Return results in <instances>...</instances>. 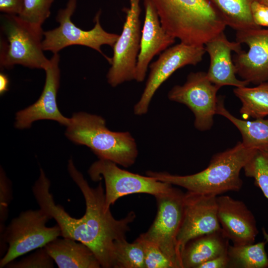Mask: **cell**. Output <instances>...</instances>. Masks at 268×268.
Listing matches in <instances>:
<instances>
[{
    "instance_id": "1",
    "label": "cell",
    "mask_w": 268,
    "mask_h": 268,
    "mask_svg": "<svg viewBox=\"0 0 268 268\" xmlns=\"http://www.w3.org/2000/svg\"><path fill=\"white\" fill-rule=\"evenodd\" d=\"M68 171L82 192L85 212L80 218L71 217L60 205L56 204L50 192L51 183L43 170L32 187L34 196L40 208L46 211L59 226L61 236L87 246L94 252L102 268H113L115 242L126 238L130 224L136 217L130 212L124 218L117 219L105 204V191L100 182L95 188L89 186L83 175L69 160Z\"/></svg>"
},
{
    "instance_id": "2",
    "label": "cell",
    "mask_w": 268,
    "mask_h": 268,
    "mask_svg": "<svg viewBox=\"0 0 268 268\" xmlns=\"http://www.w3.org/2000/svg\"><path fill=\"white\" fill-rule=\"evenodd\" d=\"M151 1L162 27L186 44L204 46L227 26L209 0Z\"/></svg>"
},
{
    "instance_id": "3",
    "label": "cell",
    "mask_w": 268,
    "mask_h": 268,
    "mask_svg": "<svg viewBox=\"0 0 268 268\" xmlns=\"http://www.w3.org/2000/svg\"><path fill=\"white\" fill-rule=\"evenodd\" d=\"M255 150L247 148L238 141L232 148L214 154L208 166L198 173L178 175L148 171L146 175L184 188L189 192L217 197L227 192L240 190L243 186L240 171Z\"/></svg>"
},
{
    "instance_id": "4",
    "label": "cell",
    "mask_w": 268,
    "mask_h": 268,
    "mask_svg": "<svg viewBox=\"0 0 268 268\" xmlns=\"http://www.w3.org/2000/svg\"><path fill=\"white\" fill-rule=\"evenodd\" d=\"M65 134L72 142L89 147L99 159L126 168L134 165L138 156L137 144L131 133L110 130L105 119L97 115L73 114Z\"/></svg>"
},
{
    "instance_id": "5",
    "label": "cell",
    "mask_w": 268,
    "mask_h": 268,
    "mask_svg": "<svg viewBox=\"0 0 268 268\" xmlns=\"http://www.w3.org/2000/svg\"><path fill=\"white\" fill-rule=\"evenodd\" d=\"M0 19V67L10 68L20 65L44 69L50 60L43 53L44 31L36 30L18 15L5 14Z\"/></svg>"
},
{
    "instance_id": "6",
    "label": "cell",
    "mask_w": 268,
    "mask_h": 268,
    "mask_svg": "<svg viewBox=\"0 0 268 268\" xmlns=\"http://www.w3.org/2000/svg\"><path fill=\"white\" fill-rule=\"evenodd\" d=\"M52 217L46 211L29 209L21 212L13 218L0 234V253L7 251L0 260V268L5 267L16 258L32 250L44 247L48 243L61 236L57 224L48 227L46 224Z\"/></svg>"
},
{
    "instance_id": "7",
    "label": "cell",
    "mask_w": 268,
    "mask_h": 268,
    "mask_svg": "<svg viewBox=\"0 0 268 268\" xmlns=\"http://www.w3.org/2000/svg\"><path fill=\"white\" fill-rule=\"evenodd\" d=\"M77 0H68L65 7L58 11L56 20L59 26L52 30L44 31L42 42L44 51L54 54L72 45H81L92 48L102 54L110 63L111 58L105 55L101 47L107 45L113 47L119 35L106 31L100 23L101 11L94 17L95 25L89 30H84L76 26L71 17L75 11Z\"/></svg>"
},
{
    "instance_id": "8",
    "label": "cell",
    "mask_w": 268,
    "mask_h": 268,
    "mask_svg": "<svg viewBox=\"0 0 268 268\" xmlns=\"http://www.w3.org/2000/svg\"><path fill=\"white\" fill-rule=\"evenodd\" d=\"M184 195L173 187L155 196L156 215L148 230L140 235L157 245L176 268H182L177 238L183 216Z\"/></svg>"
},
{
    "instance_id": "9",
    "label": "cell",
    "mask_w": 268,
    "mask_h": 268,
    "mask_svg": "<svg viewBox=\"0 0 268 268\" xmlns=\"http://www.w3.org/2000/svg\"><path fill=\"white\" fill-rule=\"evenodd\" d=\"M91 180L105 182V204L110 208L120 198L134 194H147L156 196L170 190L173 185L154 178L132 173L120 168L114 162L99 159L88 171Z\"/></svg>"
},
{
    "instance_id": "10",
    "label": "cell",
    "mask_w": 268,
    "mask_h": 268,
    "mask_svg": "<svg viewBox=\"0 0 268 268\" xmlns=\"http://www.w3.org/2000/svg\"><path fill=\"white\" fill-rule=\"evenodd\" d=\"M130 6L123 10L126 14L123 28L113 47V56L107 74V81L112 87L134 80L140 50L141 9L140 0H129Z\"/></svg>"
},
{
    "instance_id": "11",
    "label": "cell",
    "mask_w": 268,
    "mask_h": 268,
    "mask_svg": "<svg viewBox=\"0 0 268 268\" xmlns=\"http://www.w3.org/2000/svg\"><path fill=\"white\" fill-rule=\"evenodd\" d=\"M206 53L204 46H193L180 42L167 48L149 66L150 71L141 97L134 107L137 116L146 114L156 91L176 70L200 63Z\"/></svg>"
},
{
    "instance_id": "12",
    "label": "cell",
    "mask_w": 268,
    "mask_h": 268,
    "mask_svg": "<svg viewBox=\"0 0 268 268\" xmlns=\"http://www.w3.org/2000/svg\"><path fill=\"white\" fill-rule=\"evenodd\" d=\"M219 89L210 81L206 72H191L184 84L175 85L171 89L168 98L187 106L195 116V127L199 131H205L213 125Z\"/></svg>"
},
{
    "instance_id": "13",
    "label": "cell",
    "mask_w": 268,
    "mask_h": 268,
    "mask_svg": "<svg viewBox=\"0 0 268 268\" xmlns=\"http://www.w3.org/2000/svg\"><path fill=\"white\" fill-rule=\"evenodd\" d=\"M221 230L217 217V196L187 191L184 195L183 219L177 238L180 255L191 240Z\"/></svg>"
},
{
    "instance_id": "14",
    "label": "cell",
    "mask_w": 268,
    "mask_h": 268,
    "mask_svg": "<svg viewBox=\"0 0 268 268\" xmlns=\"http://www.w3.org/2000/svg\"><path fill=\"white\" fill-rule=\"evenodd\" d=\"M236 41L249 47L234 56L236 74L255 85L268 81V29L236 31Z\"/></svg>"
},
{
    "instance_id": "15",
    "label": "cell",
    "mask_w": 268,
    "mask_h": 268,
    "mask_svg": "<svg viewBox=\"0 0 268 268\" xmlns=\"http://www.w3.org/2000/svg\"><path fill=\"white\" fill-rule=\"evenodd\" d=\"M59 62L58 53L54 54L44 69L46 79L43 91L36 102L16 114V128H29L33 122L41 120L55 121L66 127L69 124L70 118L63 115L57 105V96L60 77Z\"/></svg>"
},
{
    "instance_id": "16",
    "label": "cell",
    "mask_w": 268,
    "mask_h": 268,
    "mask_svg": "<svg viewBox=\"0 0 268 268\" xmlns=\"http://www.w3.org/2000/svg\"><path fill=\"white\" fill-rule=\"evenodd\" d=\"M217 217L225 236L235 246L254 243L259 231L255 218L242 201L230 196L217 197Z\"/></svg>"
},
{
    "instance_id": "17",
    "label": "cell",
    "mask_w": 268,
    "mask_h": 268,
    "mask_svg": "<svg viewBox=\"0 0 268 268\" xmlns=\"http://www.w3.org/2000/svg\"><path fill=\"white\" fill-rule=\"evenodd\" d=\"M143 4L145 16L134 79L138 82L144 81L148 67L153 58L163 52L175 42V38L162 27L151 0H143Z\"/></svg>"
},
{
    "instance_id": "18",
    "label": "cell",
    "mask_w": 268,
    "mask_h": 268,
    "mask_svg": "<svg viewBox=\"0 0 268 268\" xmlns=\"http://www.w3.org/2000/svg\"><path fill=\"white\" fill-rule=\"evenodd\" d=\"M204 48L209 56L210 64L207 75L210 81L220 88L226 85L236 87L246 86L247 81L237 78L231 53H238L242 49L241 44L228 40L224 32L205 44Z\"/></svg>"
},
{
    "instance_id": "19",
    "label": "cell",
    "mask_w": 268,
    "mask_h": 268,
    "mask_svg": "<svg viewBox=\"0 0 268 268\" xmlns=\"http://www.w3.org/2000/svg\"><path fill=\"white\" fill-rule=\"evenodd\" d=\"M57 239L44 248L59 268H99L101 265L87 246L73 239Z\"/></svg>"
},
{
    "instance_id": "20",
    "label": "cell",
    "mask_w": 268,
    "mask_h": 268,
    "mask_svg": "<svg viewBox=\"0 0 268 268\" xmlns=\"http://www.w3.org/2000/svg\"><path fill=\"white\" fill-rule=\"evenodd\" d=\"M229 241L222 230L191 240L181 253L182 268H198L204 262L227 254Z\"/></svg>"
},
{
    "instance_id": "21",
    "label": "cell",
    "mask_w": 268,
    "mask_h": 268,
    "mask_svg": "<svg viewBox=\"0 0 268 268\" xmlns=\"http://www.w3.org/2000/svg\"><path fill=\"white\" fill-rule=\"evenodd\" d=\"M216 114L227 119L238 129L242 136V143L246 148H268V119L257 118L247 121L238 119L226 109L222 96L218 97Z\"/></svg>"
},
{
    "instance_id": "22",
    "label": "cell",
    "mask_w": 268,
    "mask_h": 268,
    "mask_svg": "<svg viewBox=\"0 0 268 268\" xmlns=\"http://www.w3.org/2000/svg\"><path fill=\"white\" fill-rule=\"evenodd\" d=\"M256 0H209L227 26L236 31L259 29L254 21L251 5Z\"/></svg>"
},
{
    "instance_id": "23",
    "label": "cell",
    "mask_w": 268,
    "mask_h": 268,
    "mask_svg": "<svg viewBox=\"0 0 268 268\" xmlns=\"http://www.w3.org/2000/svg\"><path fill=\"white\" fill-rule=\"evenodd\" d=\"M233 92L241 102L240 112L244 118H264L268 116V81L253 87H236Z\"/></svg>"
},
{
    "instance_id": "24",
    "label": "cell",
    "mask_w": 268,
    "mask_h": 268,
    "mask_svg": "<svg viewBox=\"0 0 268 268\" xmlns=\"http://www.w3.org/2000/svg\"><path fill=\"white\" fill-rule=\"evenodd\" d=\"M267 242H260L242 246L229 245L227 254L229 268H267Z\"/></svg>"
},
{
    "instance_id": "25",
    "label": "cell",
    "mask_w": 268,
    "mask_h": 268,
    "mask_svg": "<svg viewBox=\"0 0 268 268\" xmlns=\"http://www.w3.org/2000/svg\"><path fill=\"white\" fill-rule=\"evenodd\" d=\"M113 268H145L143 248L138 238L132 243L126 238L115 242Z\"/></svg>"
},
{
    "instance_id": "26",
    "label": "cell",
    "mask_w": 268,
    "mask_h": 268,
    "mask_svg": "<svg viewBox=\"0 0 268 268\" xmlns=\"http://www.w3.org/2000/svg\"><path fill=\"white\" fill-rule=\"evenodd\" d=\"M243 169L245 176L254 179L255 185L268 199V148L256 149ZM263 233L268 243V233L264 229Z\"/></svg>"
},
{
    "instance_id": "27",
    "label": "cell",
    "mask_w": 268,
    "mask_h": 268,
    "mask_svg": "<svg viewBox=\"0 0 268 268\" xmlns=\"http://www.w3.org/2000/svg\"><path fill=\"white\" fill-rule=\"evenodd\" d=\"M54 0H24L20 19L39 31H43V23L51 14Z\"/></svg>"
},
{
    "instance_id": "28",
    "label": "cell",
    "mask_w": 268,
    "mask_h": 268,
    "mask_svg": "<svg viewBox=\"0 0 268 268\" xmlns=\"http://www.w3.org/2000/svg\"><path fill=\"white\" fill-rule=\"evenodd\" d=\"M138 238L141 241L143 248L145 268H176L157 245L140 235Z\"/></svg>"
},
{
    "instance_id": "29",
    "label": "cell",
    "mask_w": 268,
    "mask_h": 268,
    "mask_svg": "<svg viewBox=\"0 0 268 268\" xmlns=\"http://www.w3.org/2000/svg\"><path fill=\"white\" fill-rule=\"evenodd\" d=\"M54 260L44 247L37 249L33 254L18 262L12 261L5 266L9 268H52Z\"/></svg>"
},
{
    "instance_id": "30",
    "label": "cell",
    "mask_w": 268,
    "mask_h": 268,
    "mask_svg": "<svg viewBox=\"0 0 268 268\" xmlns=\"http://www.w3.org/2000/svg\"><path fill=\"white\" fill-rule=\"evenodd\" d=\"M12 190L9 181L1 168L0 174V234L4 232V222L8 216V206L12 199Z\"/></svg>"
},
{
    "instance_id": "31",
    "label": "cell",
    "mask_w": 268,
    "mask_h": 268,
    "mask_svg": "<svg viewBox=\"0 0 268 268\" xmlns=\"http://www.w3.org/2000/svg\"><path fill=\"white\" fill-rule=\"evenodd\" d=\"M251 11L253 20L258 26L268 27V6L255 0Z\"/></svg>"
},
{
    "instance_id": "32",
    "label": "cell",
    "mask_w": 268,
    "mask_h": 268,
    "mask_svg": "<svg viewBox=\"0 0 268 268\" xmlns=\"http://www.w3.org/2000/svg\"><path fill=\"white\" fill-rule=\"evenodd\" d=\"M24 0H0V11L6 14L19 15Z\"/></svg>"
},
{
    "instance_id": "33",
    "label": "cell",
    "mask_w": 268,
    "mask_h": 268,
    "mask_svg": "<svg viewBox=\"0 0 268 268\" xmlns=\"http://www.w3.org/2000/svg\"><path fill=\"white\" fill-rule=\"evenodd\" d=\"M229 266V259L227 253L204 262L198 268H227Z\"/></svg>"
},
{
    "instance_id": "34",
    "label": "cell",
    "mask_w": 268,
    "mask_h": 268,
    "mask_svg": "<svg viewBox=\"0 0 268 268\" xmlns=\"http://www.w3.org/2000/svg\"><path fill=\"white\" fill-rule=\"evenodd\" d=\"M9 80L7 76L3 73L0 74V93L2 95L8 89Z\"/></svg>"
},
{
    "instance_id": "35",
    "label": "cell",
    "mask_w": 268,
    "mask_h": 268,
    "mask_svg": "<svg viewBox=\"0 0 268 268\" xmlns=\"http://www.w3.org/2000/svg\"><path fill=\"white\" fill-rule=\"evenodd\" d=\"M256 1L268 6V0H256Z\"/></svg>"
}]
</instances>
